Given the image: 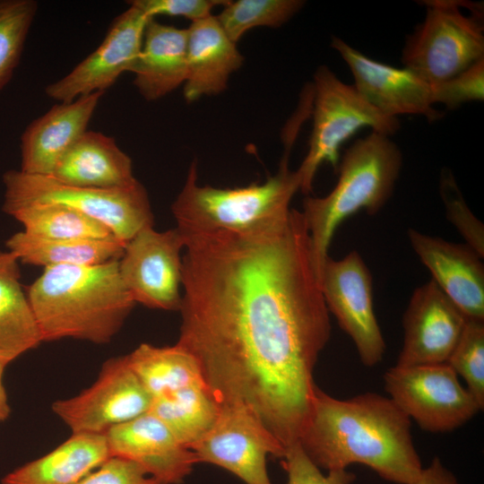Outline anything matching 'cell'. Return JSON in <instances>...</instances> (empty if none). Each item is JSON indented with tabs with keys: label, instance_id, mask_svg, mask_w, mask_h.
<instances>
[{
	"label": "cell",
	"instance_id": "obj_1",
	"mask_svg": "<svg viewBox=\"0 0 484 484\" xmlns=\"http://www.w3.org/2000/svg\"><path fill=\"white\" fill-rule=\"evenodd\" d=\"M185 248L177 343L220 404L249 408L286 450L308 419L331 336L301 212L263 233L194 237Z\"/></svg>",
	"mask_w": 484,
	"mask_h": 484
},
{
	"label": "cell",
	"instance_id": "obj_2",
	"mask_svg": "<svg viewBox=\"0 0 484 484\" xmlns=\"http://www.w3.org/2000/svg\"><path fill=\"white\" fill-rule=\"evenodd\" d=\"M411 426L389 397L365 393L341 400L316 386L298 444L320 469L359 463L385 480L414 484L423 466Z\"/></svg>",
	"mask_w": 484,
	"mask_h": 484
},
{
	"label": "cell",
	"instance_id": "obj_3",
	"mask_svg": "<svg viewBox=\"0 0 484 484\" xmlns=\"http://www.w3.org/2000/svg\"><path fill=\"white\" fill-rule=\"evenodd\" d=\"M27 297L42 341L108 343L136 304L121 280L118 260L44 267Z\"/></svg>",
	"mask_w": 484,
	"mask_h": 484
},
{
	"label": "cell",
	"instance_id": "obj_4",
	"mask_svg": "<svg viewBox=\"0 0 484 484\" xmlns=\"http://www.w3.org/2000/svg\"><path fill=\"white\" fill-rule=\"evenodd\" d=\"M298 131V125H287L280 169L262 184L238 188L200 186L196 162L192 161L171 206L176 229L183 240L217 234H258L282 221L290 211L292 197L300 189L297 170L289 169L290 153Z\"/></svg>",
	"mask_w": 484,
	"mask_h": 484
},
{
	"label": "cell",
	"instance_id": "obj_5",
	"mask_svg": "<svg viewBox=\"0 0 484 484\" xmlns=\"http://www.w3.org/2000/svg\"><path fill=\"white\" fill-rule=\"evenodd\" d=\"M402 165V154L390 136L371 131L349 147L338 166L335 186L324 197L307 196L302 215L320 280L339 225L360 210L376 214L391 197Z\"/></svg>",
	"mask_w": 484,
	"mask_h": 484
},
{
	"label": "cell",
	"instance_id": "obj_6",
	"mask_svg": "<svg viewBox=\"0 0 484 484\" xmlns=\"http://www.w3.org/2000/svg\"><path fill=\"white\" fill-rule=\"evenodd\" d=\"M3 211L30 204L55 203L84 213L104 224L125 244L141 229L153 226L144 186L137 180L120 188H92L63 183L52 176L10 169L3 175Z\"/></svg>",
	"mask_w": 484,
	"mask_h": 484
},
{
	"label": "cell",
	"instance_id": "obj_7",
	"mask_svg": "<svg viewBox=\"0 0 484 484\" xmlns=\"http://www.w3.org/2000/svg\"><path fill=\"white\" fill-rule=\"evenodd\" d=\"M313 127L308 151L297 172L300 189L308 194L318 168L330 163L338 169L341 145L363 127L391 136L401 126L398 118L383 115L326 65L319 66L313 76Z\"/></svg>",
	"mask_w": 484,
	"mask_h": 484
},
{
	"label": "cell",
	"instance_id": "obj_8",
	"mask_svg": "<svg viewBox=\"0 0 484 484\" xmlns=\"http://www.w3.org/2000/svg\"><path fill=\"white\" fill-rule=\"evenodd\" d=\"M465 1L427 0L426 16L407 36L403 66L429 84L448 80L484 58L483 5L469 15Z\"/></svg>",
	"mask_w": 484,
	"mask_h": 484
},
{
	"label": "cell",
	"instance_id": "obj_9",
	"mask_svg": "<svg viewBox=\"0 0 484 484\" xmlns=\"http://www.w3.org/2000/svg\"><path fill=\"white\" fill-rule=\"evenodd\" d=\"M384 381L389 398L428 432L453 431L482 410L447 363L394 366L385 372Z\"/></svg>",
	"mask_w": 484,
	"mask_h": 484
},
{
	"label": "cell",
	"instance_id": "obj_10",
	"mask_svg": "<svg viewBox=\"0 0 484 484\" xmlns=\"http://www.w3.org/2000/svg\"><path fill=\"white\" fill-rule=\"evenodd\" d=\"M152 400L125 357L119 356L102 365L91 386L73 397L54 402L52 411L72 434L105 435L149 412Z\"/></svg>",
	"mask_w": 484,
	"mask_h": 484
},
{
	"label": "cell",
	"instance_id": "obj_11",
	"mask_svg": "<svg viewBox=\"0 0 484 484\" xmlns=\"http://www.w3.org/2000/svg\"><path fill=\"white\" fill-rule=\"evenodd\" d=\"M191 450L197 463L221 467L246 484H272L266 458L286 451L253 411L238 403L220 404L214 424Z\"/></svg>",
	"mask_w": 484,
	"mask_h": 484
},
{
	"label": "cell",
	"instance_id": "obj_12",
	"mask_svg": "<svg viewBox=\"0 0 484 484\" xmlns=\"http://www.w3.org/2000/svg\"><path fill=\"white\" fill-rule=\"evenodd\" d=\"M319 283L329 313L352 340L363 365H377L385 342L374 311L372 276L361 255L351 251L339 260L328 256Z\"/></svg>",
	"mask_w": 484,
	"mask_h": 484
},
{
	"label": "cell",
	"instance_id": "obj_13",
	"mask_svg": "<svg viewBox=\"0 0 484 484\" xmlns=\"http://www.w3.org/2000/svg\"><path fill=\"white\" fill-rule=\"evenodd\" d=\"M184 240L172 229L146 227L125 246L118 260L121 280L135 303L162 310H179L182 299Z\"/></svg>",
	"mask_w": 484,
	"mask_h": 484
},
{
	"label": "cell",
	"instance_id": "obj_14",
	"mask_svg": "<svg viewBox=\"0 0 484 484\" xmlns=\"http://www.w3.org/2000/svg\"><path fill=\"white\" fill-rule=\"evenodd\" d=\"M113 21L101 44L70 73L48 84L46 94L59 102H72L81 96L104 92L125 72H131L151 18L133 1Z\"/></svg>",
	"mask_w": 484,
	"mask_h": 484
},
{
	"label": "cell",
	"instance_id": "obj_15",
	"mask_svg": "<svg viewBox=\"0 0 484 484\" xmlns=\"http://www.w3.org/2000/svg\"><path fill=\"white\" fill-rule=\"evenodd\" d=\"M331 47L347 64L357 91L383 115L421 116L429 122L443 117L434 108L431 84L411 70L372 59L338 37L332 38Z\"/></svg>",
	"mask_w": 484,
	"mask_h": 484
},
{
	"label": "cell",
	"instance_id": "obj_16",
	"mask_svg": "<svg viewBox=\"0 0 484 484\" xmlns=\"http://www.w3.org/2000/svg\"><path fill=\"white\" fill-rule=\"evenodd\" d=\"M466 320L434 281L420 285L403 314V344L395 366L446 363Z\"/></svg>",
	"mask_w": 484,
	"mask_h": 484
},
{
	"label": "cell",
	"instance_id": "obj_17",
	"mask_svg": "<svg viewBox=\"0 0 484 484\" xmlns=\"http://www.w3.org/2000/svg\"><path fill=\"white\" fill-rule=\"evenodd\" d=\"M110 456L140 465L161 484H180L197 463L169 428L150 411L105 434Z\"/></svg>",
	"mask_w": 484,
	"mask_h": 484
},
{
	"label": "cell",
	"instance_id": "obj_18",
	"mask_svg": "<svg viewBox=\"0 0 484 484\" xmlns=\"http://www.w3.org/2000/svg\"><path fill=\"white\" fill-rule=\"evenodd\" d=\"M411 246L432 281L468 319L484 320V266L466 244H457L409 229Z\"/></svg>",
	"mask_w": 484,
	"mask_h": 484
},
{
	"label": "cell",
	"instance_id": "obj_19",
	"mask_svg": "<svg viewBox=\"0 0 484 484\" xmlns=\"http://www.w3.org/2000/svg\"><path fill=\"white\" fill-rule=\"evenodd\" d=\"M103 93L98 91L72 102H59L32 121L21 137L20 170L51 176L61 157L87 131Z\"/></svg>",
	"mask_w": 484,
	"mask_h": 484
},
{
	"label": "cell",
	"instance_id": "obj_20",
	"mask_svg": "<svg viewBox=\"0 0 484 484\" xmlns=\"http://www.w3.org/2000/svg\"><path fill=\"white\" fill-rule=\"evenodd\" d=\"M186 31L187 75L183 94L187 102H193L224 91L244 57L213 15L191 22Z\"/></svg>",
	"mask_w": 484,
	"mask_h": 484
},
{
	"label": "cell",
	"instance_id": "obj_21",
	"mask_svg": "<svg viewBox=\"0 0 484 484\" xmlns=\"http://www.w3.org/2000/svg\"><path fill=\"white\" fill-rule=\"evenodd\" d=\"M72 186L120 188L134 184L130 157L114 138L95 131L84 132L57 162L52 175Z\"/></svg>",
	"mask_w": 484,
	"mask_h": 484
},
{
	"label": "cell",
	"instance_id": "obj_22",
	"mask_svg": "<svg viewBox=\"0 0 484 484\" xmlns=\"http://www.w3.org/2000/svg\"><path fill=\"white\" fill-rule=\"evenodd\" d=\"M187 31L153 18L146 24L142 49L131 73L146 100L165 97L184 85L187 75Z\"/></svg>",
	"mask_w": 484,
	"mask_h": 484
},
{
	"label": "cell",
	"instance_id": "obj_23",
	"mask_svg": "<svg viewBox=\"0 0 484 484\" xmlns=\"http://www.w3.org/2000/svg\"><path fill=\"white\" fill-rule=\"evenodd\" d=\"M109 456L105 435L72 434L49 453L6 474L0 484H78Z\"/></svg>",
	"mask_w": 484,
	"mask_h": 484
},
{
	"label": "cell",
	"instance_id": "obj_24",
	"mask_svg": "<svg viewBox=\"0 0 484 484\" xmlns=\"http://www.w3.org/2000/svg\"><path fill=\"white\" fill-rule=\"evenodd\" d=\"M19 262L13 252L0 251V362L5 366L42 342L21 286Z\"/></svg>",
	"mask_w": 484,
	"mask_h": 484
},
{
	"label": "cell",
	"instance_id": "obj_25",
	"mask_svg": "<svg viewBox=\"0 0 484 484\" xmlns=\"http://www.w3.org/2000/svg\"><path fill=\"white\" fill-rule=\"evenodd\" d=\"M20 262L44 267L56 265H95L119 260L125 245L106 239L48 238L20 231L5 243Z\"/></svg>",
	"mask_w": 484,
	"mask_h": 484
},
{
	"label": "cell",
	"instance_id": "obj_26",
	"mask_svg": "<svg viewBox=\"0 0 484 484\" xmlns=\"http://www.w3.org/2000/svg\"><path fill=\"white\" fill-rule=\"evenodd\" d=\"M125 357L153 399L205 383L196 359L177 343L166 347L142 343Z\"/></svg>",
	"mask_w": 484,
	"mask_h": 484
},
{
	"label": "cell",
	"instance_id": "obj_27",
	"mask_svg": "<svg viewBox=\"0 0 484 484\" xmlns=\"http://www.w3.org/2000/svg\"><path fill=\"white\" fill-rule=\"evenodd\" d=\"M219 411L220 403L203 383L154 398L149 411L191 449L211 429Z\"/></svg>",
	"mask_w": 484,
	"mask_h": 484
},
{
	"label": "cell",
	"instance_id": "obj_28",
	"mask_svg": "<svg viewBox=\"0 0 484 484\" xmlns=\"http://www.w3.org/2000/svg\"><path fill=\"white\" fill-rule=\"evenodd\" d=\"M24 227V232L48 238L106 239L115 237L101 222L72 208L55 204H30L6 212Z\"/></svg>",
	"mask_w": 484,
	"mask_h": 484
},
{
	"label": "cell",
	"instance_id": "obj_29",
	"mask_svg": "<svg viewBox=\"0 0 484 484\" xmlns=\"http://www.w3.org/2000/svg\"><path fill=\"white\" fill-rule=\"evenodd\" d=\"M305 4L301 0L229 1L216 17L228 38L237 44L244 34L256 27H280Z\"/></svg>",
	"mask_w": 484,
	"mask_h": 484
},
{
	"label": "cell",
	"instance_id": "obj_30",
	"mask_svg": "<svg viewBox=\"0 0 484 484\" xmlns=\"http://www.w3.org/2000/svg\"><path fill=\"white\" fill-rule=\"evenodd\" d=\"M37 10L34 0H0V91L20 62Z\"/></svg>",
	"mask_w": 484,
	"mask_h": 484
},
{
	"label": "cell",
	"instance_id": "obj_31",
	"mask_svg": "<svg viewBox=\"0 0 484 484\" xmlns=\"http://www.w3.org/2000/svg\"><path fill=\"white\" fill-rule=\"evenodd\" d=\"M484 407V320L468 319L447 362Z\"/></svg>",
	"mask_w": 484,
	"mask_h": 484
},
{
	"label": "cell",
	"instance_id": "obj_32",
	"mask_svg": "<svg viewBox=\"0 0 484 484\" xmlns=\"http://www.w3.org/2000/svg\"><path fill=\"white\" fill-rule=\"evenodd\" d=\"M439 194L448 220L456 228L465 244L484 256V227L467 205L456 180L449 169H443Z\"/></svg>",
	"mask_w": 484,
	"mask_h": 484
},
{
	"label": "cell",
	"instance_id": "obj_33",
	"mask_svg": "<svg viewBox=\"0 0 484 484\" xmlns=\"http://www.w3.org/2000/svg\"><path fill=\"white\" fill-rule=\"evenodd\" d=\"M432 100L447 109L484 99V58L468 69L444 82L431 84Z\"/></svg>",
	"mask_w": 484,
	"mask_h": 484
},
{
	"label": "cell",
	"instance_id": "obj_34",
	"mask_svg": "<svg viewBox=\"0 0 484 484\" xmlns=\"http://www.w3.org/2000/svg\"><path fill=\"white\" fill-rule=\"evenodd\" d=\"M281 459L288 475L287 484H353L356 480V475L347 469L323 474L298 443L288 447Z\"/></svg>",
	"mask_w": 484,
	"mask_h": 484
},
{
	"label": "cell",
	"instance_id": "obj_35",
	"mask_svg": "<svg viewBox=\"0 0 484 484\" xmlns=\"http://www.w3.org/2000/svg\"><path fill=\"white\" fill-rule=\"evenodd\" d=\"M78 484H161L137 463L109 456Z\"/></svg>",
	"mask_w": 484,
	"mask_h": 484
},
{
	"label": "cell",
	"instance_id": "obj_36",
	"mask_svg": "<svg viewBox=\"0 0 484 484\" xmlns=\"http://www.w3.org/2000/svg\"><path fill=\"white\" fill-rule=\"evenodd\" d=\"M150 18L155 15L181 16L191 22L207 18L212 10L225 5L229 1L222 0H134Z\"/></svg>",
	"mask_w": 484,
	"mask_h": 484
},
{
	"label": "cell",
	"instance_id": "obj_37",
	"mask_svg": "<svg viewBox=\"0 0 484 484\" xmlns=\"http://www.w3.org/2000/svg\"><path fill=\"white\" fill-rule=\"evenodd\" d=\"M414 484H459L454 475L445 468L438 457L423 467Z\"/></svg>",
	"mask_w": 484,
	"mask_h": 484
},
{
	"label": "cell",
	"instance_id": "obj_38",
	"mask_svg": "<svg viewBox=\"0 0 484 484\" xmlns=\"http://www.w3.org/2000/svg\"><path fill=\"white\" fill-rule=\"evenodd\" d=\"M5 365L0 362V421L5 420L11 413L6 391L3 383V376Z\"/></svg>",
	"mask_w": 484,
	"mask_h": 484
}]
</instances>
